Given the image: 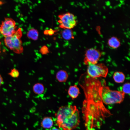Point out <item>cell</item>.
Masks as SVG:
<instances>
[{
  "label": "cell",
  "mask_w": 130,
  "mask_h": 130,
  "mask_svg": "<svg viewBox=\"0 0 130 130\" xmlns=\"http://www.w3.org/2000/svg\"><path fill=\"white\" fill-rule=\"evenodd\" d=\"M55 118L57 126L62 130H73L80 122L78 110L72 105L60 107L55 114Z\"/></svg>",
  "instance_id": "cell-1"
},
{
  "label": "cell",
  "mask_w": 130,
  "mask_h": 130,
  "mask_svg": "<svg viewBox=\"0 0 130 130\" xmlns=\"http://www.w3.org/2000/svg\"><path fill=\"white\" fill-rule=\"evenodd\" d=\"M125 94L122 91L113 90L106 85L105 81H103L100 90L101 100L106 104L120 103L124 100Z\"/></svg>",
  "instance_id": "cell-2"
},
{
  "label": "cell",
  "mask_w": 130,
  "mask_h": 130,
  "mask_svg": "<svg viewBox=\"0 0 130 130\" xmlns=\"http://www.w3.org/2000/svg\"><path fill=\"white\" fill-rule=\"evenodd\" d=\"M22 35L21 31L20 28L13 35L5 37L4 41L5 45L16 53H22L24 50L20 39Z\"/></svg>",
  "instance_id": "cell-3"
},
{
  "label": "cell",
  "mask_w": 130,
  "mask_h": 130,
  "mask_svg": "<svg viewBox=\"0 0 130 130\" xmlns=\"http://www.w3.org/2000/svg\"><path fill=\"white\" fill-rule=\"evenodd\" d=\"M87 72V75L90 77L97 78L100 77H106L108 73V70L104 64L97 63L88 65Z\"/></svg>",
  "instance_id": "cell-4"
},
{
  "label": "cell",
  "mask_w": 130,
  "mask_h": 130,
  "mask_svg": "<svg viewBox=\"0 0 130 130\" xmlns=\"http://www.w3.org/2000/svg\"><path fill=\"white\" fill-rule=\"evenodd\" d=\"M58 21L59 27L63 29L73 28L77 25L76 18L74 15L69 12L59 15Z\"/></svg>",
  "instance_id": "cell-5"
},
{
  "label": "cell",
  "mask_w": 130,
  "mask_h": 130,
  "mask_svg": "<svg viewBox=\"0 0 130 130\" xmlns=\"http://www.w3.org/2000/svg\"><path fill=\"white\" fill-rule=\"evenodd\" d=\"M16 22L13 19L5 18L0 26V33L5 37L11 36L16 32Z\"/></svg>",
  "instance_id": "cell-6"
},
{
  "label": "cell",
  "mask_w": 130,
  "mask_h": 130,
  "mask_svg": "<svg viewBox=\"0 0 130 130\" xmlns=\"http://www.w3.org/2000/svg\"><path fill=\"white\" fill-rule=\"evenodd\" d=\"M101 54V52L99 50L94 48L88 49L86 50L85 54L84 60V64L88 65L97 64Z\"/></svg>",
  "instance_id": "cell-7"
},
{
  "label": "cell",
  "mask_w": 130,
  "mask_h": 130,
  "mask_svg": "<svg viewBox=\"0 0 130 130\" xmlns=\"http://www.w3.org/2000/svg\"><path fill=\"white\" fill-rule=\"evenodd\" d=\"M107 44L111 48L116 49L120 46V40L117 37L113 36L109 38L107 41Z\"/></svg>",
  "instance_id": "cell-8"
},
{
  "label": "cell",
  "mask_w": 130,
  "mask_h": 130,
  "mask_svg": "<svg viewBox=\"0 0 130 130\" xmlns=\"http://www.w3.org/2000/svg\"><path fill=\"white\" fill-rule=\"evenodd\" d=\"M68 93L69 96L72 99L76 98L80 93V90L76 85L70 86L68 89Z\"/></svg>",
  "instance_id": "cell-9"
},
{
  "label": "cell",
  "mask_w": 130,
  "mask_h": 130,
  "mask_svg": "<svg viewBox=\"0 0 130 130\" xmlns=\"http://www.w3.org/2000/svg\"><path fill=\"white\" fill-rule=\"evenodd\" d=\"M53 124V121L51 117H45L43 118L41 123V126L44 129H49Z\"/></svg>",
  "instance_id": "cell-10"
},
{
  "label": "cell",
  "mask_w": 130,
  "mask_h": 130,
  "mask_svg": "<svg viewBox=\"0 0 130 130\" xmlns=\"http://www.w3.org/2000/svg\"><path fill=\"white\" fill-rule=\"evenodd\" d=\"M56 77L57 80L59 82H64L67 79L68 75L66 71L61 70L57 72Z\"/></svg>",
  "instance_id": "cell-11"
},
{
  "label": "cell",
  "mask_w": 130,
  "mask_h": 130,
  "mask_svg": "<svg viewBox=\"0 0 130 130\" xmlns=\"http://www.w3.org/2000/svg\"><path fill=\"white\" fill-rule=\"evenodd\" d=\"M61 34L63 38L65 40H70L74 38L73 32L71 29H64Z\"/></svg>",
  "instance_id": "cell-12"
},
{
  "label": "cell",
  "mask_w": 130,
  "mask_h": 130,
  "mask_svg": "<svg viewBox=\"0 0 130 130\" xmlns=\"http://www.w3.org/2000/svg\"><path fill=\"white\" fill-rule=\"evenodd\" d=\"M113 78L115 81L117 83L123 82L125 80V77L124 74L120 72H116L113 74Z\"/></svg>",
  "instance_id": "cell-13"
},
{
  "label": "cell",
  "mask_w": 130,
  "mask_h": 130,
  "mask_svg": "<svg viewBox=\"0 0 130 130\" xmlns=\"http://www.w3.org/2000/svg\"><path fill=\"white\" fill-rule=\"evenodd\" d=\"M45 88L43 85L40 83H37L35 84L33 87V90L36 94L40 95L44 92Z\"/></svg>",
  "instance_id": "cell-14"
},
{
  "label": "cell",
  "mask_w": 130,
  "mask_h": 130,
  "mask_svg": "<svg viewBox=\"0 0 130 130\" xmlns=\"http://www.w3.org/2000/svg\"><path fill=\"white\" fill-rule=\"evenodd\" d=\"M39 35V32L37 29L32 28L28 31L27 36L28 38L34 40H36L38 38Z\"/></svg>",
  "instance_id": "cell-15"
},
{
  "label": "cell",
  "mask_w": 130,
  "mask_h": 130,
  "mask_svg": "<svg viewBox=\"0 0 130 130\" xmlns=\"http://www.w3.org/2000/svg\"><path fill=\"white\" fill-rule=\"evenodd\" d=\"M8 74L13 78H16L19 77L20 73L18 70L14 68L11 70Z\"/></svg>",
  "instance_id": "cell-16"
},
{
  "label": "cell",
  "mask_w": 130,
  "mask_h": 130,
  "mask_svg": "<svg viewBox=\"0 0 130 130\" xmlns=\"http://www.w3.org/2000/svg\"><path fill=\"white\" fill-rule=\"evenodd\" d=\"M130 83H127L124 84L123 86L122 91L125 94H130Z\"/></svg>",
  "instance_id": "cell-17"
},
{
  "label": "cell",
  "mask_w": 130,
  "mask_h": 130,
  "mask_svg": "<svg viewBox=\"0 0 130 130\" xmlns=\"http://www.w3.org/2000/svg\"><path fill=\"white\" fill-rule=\"evenodd\" d=\"M55 32V31L52 29H50L46 30L44 31V33L45 35H51L53 34Z\"/></svg>",
  "instance_id": "cell-18"
},
{
  "label": "cell",
  "mask_w": 130,
  "mask_h": 130,
  "mask_svg": "<svg viewBox=\"0 0 130 130\" xmlns=\"http://www.w3.org/2000/svg\"><path fill=\"white\" fill-rule=\"evenodd\" d=\"M3 82V78L1 75L0 74V86L2 84Z\"/></svg>",
  "instance_id": "cell-19"
},
{
  "label": "cell",
  "mask_w": 130,
  "mask_h": 130,
  "mask_svg": "<svg viewBox=\"0 0 130 130\" xmlns=\"http://www.w3.org/2000/svg\"><path fill=\"white\" fill-rule=\"evenodd\" d=\"M51 130H60L58 128L55 127H54L52 128Z\"/></svg>",
  "instance_id": "cell-20"
},
{
  "label": "cell",
  "mask_w": 130,
  "mask_h": 130,
  "mask_svg": "<svg viewBox=\"0 0 130 130\" xmlns=\"http://www.w3.org/2000/svg\"><path fill=\"white\" fill-rule=\"evenodd\" d=\"M5 3V1L3 0H0V6Z\"/></svg>",
  "instance_id": "cell-21"
}]
</instances>
